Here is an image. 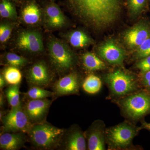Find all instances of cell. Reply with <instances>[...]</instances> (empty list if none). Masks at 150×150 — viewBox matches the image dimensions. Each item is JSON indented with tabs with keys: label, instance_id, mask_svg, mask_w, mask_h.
<instances>
[{
	"label": "cell",
	"instance_id": "1",
	"mask_svg": "<svg viewBox=\"0 0 150 150\" xmlns=\"http://www.w3.org/2000/svg\"><path fill=\"white\" fill-rule=\"evenodd\" d=\"M79 13L96 27L104 28L118 18L121 0H72Z\"/></svg>",
	"mask_w": 150,
	"mask_h": 150
},
{
	"label": "cell",
	"instance_id": "2",
	"mask_svg": "<svg viewBox=\"0 0 150 150\" xmlns=\"http://www.w3.org/2000/svg\"><path fill=\"white\" fill-rule=\"evenodd\" d=\"M122 114L129 121H142L150 114V93L141 88L128 95L115 99Z\"/></svg>",
	"mask_w": 150,
	"mask_h": 150
},
{
	"label": "cell",
	"instance_id": "3",
	"mask_svg": "<svg viewBox=\"0 0 150 150\" xmlns=\"http://www.w3.org/2000/svg\"><path fill=\"white\" fill-rule=\"evenodd\" d=\"M65 130L43 121L33 124L27 134L35 148L52 150L60 146Z\"/></svg>",
	"mask_w": 150,
	"mask_h": 150
},
{
	"label": "cell",
	"instance_id": "4",
	"mask_svg": "<svg viewBox=\"0 0 150 150\" xmlns=\"http://www.w3.org/2000/svg\"><path fill=\"white\" fill-rule=\"evenodd\" d=\"M141 129L133 122L125 121L115 126L106 128L105 142L108 149L129 150L134 146V138Z\"/></svg>",
	"mask_w": 150,
	"mask_h": 150
},
{
	"label": "cell",
	"instance_id": "5",
	"mask_svg": "<svg viewBox=\"0 0 150 150\" xmlns=\"http://www.w3.org/2000/svg\"><path fill=\"white\" fill-rule=\"evenodd\" d=\"M103 81L108 87L110 96L115 98L126 96L142 88L139 79L121 69L105 75Z\"/></svg>",
	"mask_w": 150,
	"mask_h": 150
},
{
	"label": "cell",
	"instance_id": "6",
	"mask_svg": "<svg viewBox=\"0 0 150 150\" xmlns=\"http://www.w3.org/2000/svg\"><path fill=\"white\" fill-rule=\"evenodd\" d=\"M48 48L51 63L56 70L64 72L72 68L75 62L74 56L64 43L57 39H52Z\"/></svg>",
	"mask_w": 150,
	"mask_h": 150
},
{
	"label": "cell",
	"instance_id": "7",
	"mask_svg": "<svg viewBox=\"0 0 150 150\" xmlns=\"http://www.w3.org/2000/svg\"><path fill=\"white\" fill-rule=\"evenodd\" d=\"M1 120L3 123L2 132L27 134L33 125L21 105L11 108Z\"/></svg>",
	"mask_w": 150,
	"mask_h": 150
},
{
	"label": "cell",
	"instance_id": "8",
	"mask_svg": "<svg viewBox=\"0 0 150 150\" xmlns=\"http://www.w3.org/2000/svg\"><path fill=\"white\" fill-rule=\"evenodd\" d=\"M104 122L101 120H96L84 132L87 149L89 150H105L106 149L105 131Z\"/></svg>",
	"mask_w": 150,
	"mask_h": 150
},
{
	"label": "cell",
	"instance_id": "9",
	"mask_svg": "<svg viewBox=\"0 0 150 150\" xmlns=\"http://www.w3.org/2000/svg\"><path fill=\"white\" fill-rule=\"evenodd\" d=\"M60 146L66 150H86L87 143L84 132L78 125H73L65 130Z\"/></svg>",
	"mask_w": 150,
	"mask_h": 150
},
{
	"label": "cell",
	"instance_id": "10",
	"mask_svg": "<svg viewBox=\"0 0 150 150\" xmlns=\"http://www.w3.org/2000/svg\"><path fill=\"white\" fill-rule=\"evenodd\" d=\"M150 37V23L146 21H142L127 30L123 39L129 47L137 49Z\"/></svg>",
	"mask_w": 150,
	"mask_h": 150
},
{
	"label": "cell",
	"instance_id": "11",
	"mask_svg": "<svg viewBox=\"0 0 150 150\" xmlns=\"http://www.w3.org/2000/svg\"><path fill=\"white\" fill-rule=\"evenodd\" d=\"M51 101L50 100L30 99L24 107L25 112L32 124L44 121Z\"/></svg>",
	"mask_w": 150,
	"mask_h": 150
},
{
	"label": "cell",
	"instance_id": "12",
	"mask_svg": "<svg viewBox=\"0 0 150 150\" xmlns=\"http://www.w3.org/2000/svg\"><path fill=\"white\" fill-rule=\"evenodd\" d=\"M99 56L110 64L122 65L126 57L125 51L113 40H109L98 47Z\"/></svg>",
	"mask_w": 150,
	"mask_h": 150
},
{
	"label": "cell",
	"instance_id": "13",
	"mask_svg": "<svg viewBox=\"0 0 150 150\" xmlns=\"http://www.w3.org/2000/svg\"><path fill=\"white\" fill-rule=\"evenodd\" d=\"M81 85L79 75L76 73H70L55 83L54 93L59 96L76 94L79 92Z\"/></svg>",
	"mask_w": 150,
	"mask_h": 150
},
{
	"label": "cell",
	"instance_id": "14",
	"mask_svg": "<svg viewBox=\"0 0 150 150\" xmlns=\"http://www.w3.org/2000/svg\"><path fill=\"white\" fill-rule=\"evenodd\" d=\"M17 45L22 50L33 53H39L43 50L42 36L37 31L21 32L18 38Z\"/></svg>",
	"mask_w": 150,
	"mask_h": 150
},
{
	"label": "cell",
	"instance_id": "15",
	"mask_svg": "<svg viewBox=\"0 0 150 150\" xmlns=\"http://www.w3.org/2000/svg\"><path fill=\"white\" fill-rule=\"evenodd\" d=\"M28 82L31 86H46L51 83L52 78L45 63L38 62L30 69L27 75Z\"/></svg>",
	"mask_w": 150,
	"mask_h": 150
},
{
	"label": "cell",
	"instance_id": "16",
	"mask_svg": "<svg viewBox=\"0 0 150 150\" xmlns=\"http://www.w3.org/2000/svg\"><path fill=\"white\" fill-rule=\"evenodd\" d=\"M25 133L2 132L0 136V148L4 150H17L21 149L26 141Z\"/></svg>",
	"mask_w": 150,
	"mask_h": 150
},
{
	"label": "cell",
	"instance_id": "17",
	"mask_svg": "<svg viewBox=\"0 0 150 150\" xmlns=\"http://www.w3.org/2000/svg\"><path fill=\"white\" fill-rule=\"evenodd\" d=\"M46 22L48 26L59 28L64 25L66 18L59 7L55 4L47 6L45 11Z\"/></svg>",
	"mask_w": 150,
	"mask_h": 150
},
{
	"label": "cell",
	"instance_id": "18",
	"mask_svg": "<svg viewBox=\"0 0 150 150\" xmlns=\"http://www.w3.org/2000/svg\"><path fill=\"white\" fill-rule=\"evenodd\" d=\"M82 60L84 67L88 71H100L106 68L105 63L93 53L88 52L84 54Z\"/></svg>",
	"mask_w": 150,
	"mask_h": 150
},
{
	"label": "cell",
	"instance_id": "19",
	"mask_svg": "<svg viewBox=\"0 0 150 150\" xmlns=\"http://www.w3.org/2000/svg\"><path fill=\"white\" fill-rule=\"evenodd\" d=\"M40 11L35 4L31 3L26 6L22 12L23 21L26 24H36L40 20Z\"/></svg>",
	"mask_w": 150,
	"mask_h": 150
},
{
	"label": "cell",
	"instance_id": "20",
	"mask_svg": "<svg viewBox=\"0 0 150 150\" xmlns=\"http://www.w3.org/2000/svg\"><path fill=\"white\" fill-rule=\"evenodd\" d=\"M102 86V81L96 75L88 76L82 84L85 92L90 94H95L99 92Z\"/></svg>",
	"mask_w": 150,
	"mask_h": 150
},
{
	"label": "cell",
	"instance_id": "21",
	"mask_svg": "<svg viewBox=\"0 0 150 150\" xmlns=\"http://www.w3.org/2000/svg\"><path fill=\"white\" fill-rule=\"evenodd\" d=\"M69 39L71 45L75 48H83L91 42L88 35L81 30H75L71 33Z\"/></svg>",
	"mask_w": 150,
	"mask_h": 150
},
{
	"label": "cell",
	"instance_id": "22",
	"mask_svg": "<svg viewBox=\"0 0 150 150\" xmlns=\"http://www.w3.org/2000/svg\"><path fill=\"white\" fill-rule=\"evenodd\" d=\"M3 76L6 83L10 86L19 85L22 79L21 73L18 68L11 66L5 69Z\"/></svg>",
	"mask_w": 150,
	"mask_h": 150
},
{
	"label": "cell",
	"instance_id": "23",
	"mask_svg": "<svg viewBox=\"0 0 150 150\" xmlns=\"http://www.w3.org/2000/svg\"><path fill=\"white\" fill-rule=\"evenodd\" d=\"M19 85L20 84L10 86L6 89V97L11 108H15L21 105L20 100Z\"/></svg>",
	"mask_w": 150,
	"mask_h": 150
},
{
	"label": "cell",
	"instance_id": "24",
	"mask_svg": "<svg viewBox=\"0 0 150 150\" xmlns=\"http://www.w3.org/2000/svg\"><path fill=\"white\" fill-rule=\"evenodd\" d=\"M54 93L44 89L41 87L32 86L26 93V96L30 99H43L52 96Z\"/></svg>",
	"mask_w": 150,
	"mask_h": 150
},
{
	"label": "cell",
	"instance_id": "25",
	"mask_svg": "<svg viewBox=\"0 0 150 150\" xmlns=\"http://www.w3.org/2000/svg\"><path fill=\"white\" fill-rule=\"evenodd\" d=\"M0 15L4 18L12 19L16 18L15 8L8 0H2L0 4Z\"/></svg>",
	"mask_w": 150,
	"mask_h": 150
},
{
	"label": "cell",
	"instance_id": "26",
	"mask_svg": "<svg viewBox=\"0 0 150 150\" xmlns=\"http://www.w3.org/2000/svg\"><path fill=\"white\" fill-rule=\"evenodd\" d=\"M6 63L10 66L19 68L27 64V59L14 53H8L5 56Z\"/></svg>",
	"mask_w": 150,
	"mask_h": 150
},
{
	"label": "cell",
	"instance_id": "27",
	"mask_svg": "<svg viewBox=\"0 0 150 150\" xmlns=\"http://www.w3.org/2000/svg\"><path fill=\"white\" fill-rule=\"evenodd\" d=\"M150 56V37L136 49L135 57L140 60Z\"/></svg>",
	"mask_w": 150,
	"mask_h": 150
},
{
	"label": "cell",
	"instance_id": "28",
	"mask_svg": "<svg viewBox=\"0 0 150 150\" xmlns=\"http://www.w3.org/2000/svg\"><path fill=\"white\" fill-rule=\"evenodd\" d=\"M146 0H128L129 9L134 15L139 14L144 8Z\"/></svg>",
	"mask_w": 150,
	"mask_h": 150
},
{
	"label": "cell",
	"instance_id": "29",
	"mask_svg": "<svg viewBox=\"0 0 150 150\" xmlns=\"http://www.w3.org/2000/svg\"><path fill=\"white\" fill-rule=\"evenodd\" d=\"M136 68L139 70L141 75L150 71V56L139 60L136 64Z\"/></svg>",
	"mask_w": 150,
	"mask_h": 150
},
{
	"label": "cell",
	"instance_id": "30",
	"mask_svg": "<svg viewBox=\"0 0 150 150\" xmlns=\"http://www.w3.org/2000/svg\"><path fill=\"white\" fill-rule=\"evenodd\" d=\"M11 27L8 24H1L0 25V41L4 43L7 41L10 36Z\"/></svg>",
	"mask_w": 150,
	"mask_h": 150
},
{
	"label": "cell",
	"instance_id": "31",
	"mask_svg": "<svg viewBox=\"0 0 150 150\" xmlns=\"http://www.w3.org/2000/svg\"><path fill=\"white\" fill-rule=\"evenodd\" d=\"M139 79L142 88L150 93V71L141 75Z\"/></svg>",
	"mask_w": 150,
	"mask_h": 150
},
{
	"label": "cell",
	"instance_id": "32",
	"mask_svg": "<svg viewBox=\"0 0 150 150\" xmlns=\"http://www.w3.org/2000/svg\"><path fill=\"white\" fill-rule=\"evenodd\" d=\"M140 127L141 130L142 129H146V130L150 131V123H147L144 120L141 121V126Z\"/></svg>",
	"mask_w": 150,
	"mask_h": 150
},
{
	"label": "cell",
	"instance_id": "33",
	"mask_svg": "<svg viewBox=\"0 0 150 150\" xmlns=\"http://www.w3.org/2000/svg\"><path fill=\"white\" fill-rule=\"evenodd\" d=\"M6 83V82L4 78V77L3 75H1L0 76V88H1V90L5 86Z\"/></svg>",
	"mask_w": 150,
	"mask_h": 150
},
{
	"label": "cell",
	"instance_id": "34",
	"mask_svg": "<svg viewBox=\"0 0 150 150\" xmlns=\"http://www.w3.org/2000/svg\"><path fill=\"white\" fill-rule=\"evenodd\" d=\"M4 98V94L1 92V94H0V106L1 108L4 106L5 101Z\"/></svg>",
	"mask_w": 150,
	"mask_h": 150
}]
</instances>
